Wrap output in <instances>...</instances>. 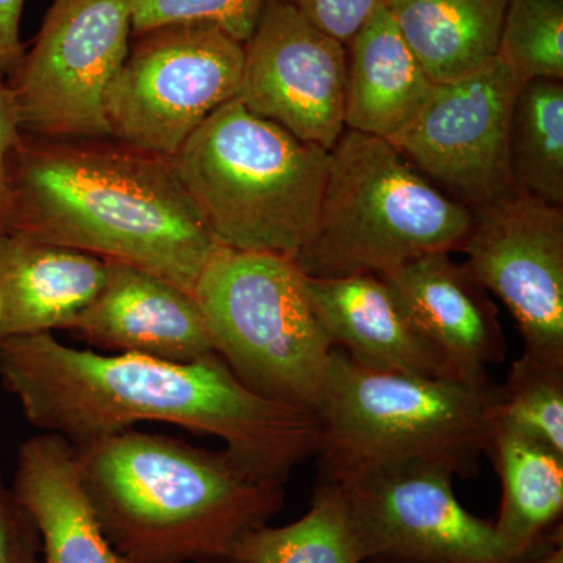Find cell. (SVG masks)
Here are the masks:
<instances>
[{"mask_svg":"<svg viewBox=\"0 0 563 563\" xmlns=\"http://www.w3.org/2000/svg\"><path fill=\"white\" fill-rule=\"evenodd\" d=\"M487 454L501 479L495 529L504 547L523 559L562 529L563 454L493 422Z\"/></svg>","mask_w":563,"mask_h":563,"instance_id":"obj_20","label":"cell"},{"mask_svg":"<svg viewBox=\"0 0 563 563\" xmlns=\"http://www.w3.org/2000/svg\"><path fill=\"white\" fill-rule=\"evenodd\" d=\"M0 312H2V301H0Z\"/></svg>","mask_w":563,"mask_h":563,"instance_id":"obj_32","label":"cell"},{"mask_svg":"<svg viewBox=\"0 0 563 563\" xmlns=\"http://www.w3.org/2000/svg\"><path fill=\"white\" fill-rule=\"evenodd\" d=\"M107 262L22 233L0 235V340L73 328L101 292Z\"/></svg>","mask_w":563,"mask_h":563,"instance_id":"obj_17","label":"cell"},{"mask_svg":"<svg viewBox=\"0 0 563 563\" xmlns=\"http://www.w3.org/2000/svg\"><path fill=\"white\" fill-rule=\"evenodd\" d=\"M221 247L298 257L313 236L329 151L232 99L172 158Z\"/></svg>","mask_w":563,"mask_h":563,"instance_id":"obj_5","label":"cell"},{"mask_svg":"<svg viewBox=\"0 0 563 563\" xmlns=\"http://www.w3.org/2000/svg\"><path fill=\"white\" fill-rule=\"evenodd\" d=\"M307 21L347 46L387 0H288Z\"/></svg>","mask_w":563,"mask_h":563,"instance_id":"obj_28","label":"cell"},{"mask_svg":"<svg viewBox=\"0 0 563 563\" xmlns=\"http://www.w3.org/2000/svg\"><path fill=\"white\" fill-rule=\"evenodd\" d=\"M0 384L31 424L74 446L169 422L218 437L243 470L280 484L320 446L317 413L251 391L218 354L187 363L99 354L33 333L0 340Z\"/></svg>","mask_w":563,"mask_h":563,"instance_id":"obj_1","label":"cell"},{"mask_svg":"<svg viewBox=\"0 0 563 563\" xmlns=\"http://www.w3.org/2000/svg\"><path fill=\"white\" fill-rule=\"evenodd\" d=\"M117 354L187 363L218 354L195 295L150 272L107 262V280L69 329Z\"/></svg>","mask_w":563,"mask_h":563,"instance_id":"obj_14","label":"cell"},{"mask_svg":"<svg viewBox=\"0 0 563 563\" xmlns=\"http://www.w3.org/2000/svg\"><path fill=\"white\" fill-rule=\"evenodd\" d=\"M407 46L433 84L461 79L498 54L507 0H387Z\"/></svg>","mask_w":563,"mask_h":563,"instance_id":"obj_21","label":"cell"},{"mask_svg":"<svg viewBox=\"0 0 563 563\" xmlns=\"http://www.w3.org/2000/svg\"><path fill=\"white\" fill-rule=\"evenodd\" d=\"M0 563H44L35 518L0 473Z\"/></svg>","mask_w":563,"mask_h":563,"instance_id":"obj_27","label":"cell"},{"mask_svg":"<svg viewBox=\"0 0 563 563\" xmlns=\"http://www.w3.org/2000/svg\"><path fill=\"white\" fill-rule=\"evenodd\" d=\"M11 488L35 518L44 563H122L96 521L68 440L51 432L25 440Z\"/></svg>","mask_w":563,"mask_h":563,"instance_id":"obj_18","label":"cell"},{"mask_svg":"<svg viewBox=\"0 0 563 563\" xmlns=\"http://www.w3.org/2000/svg\"><path fill=\"white\" fill-rule=\"evenodd\" d=\"M20 118L7 80L0 77V235L10 232L11 195L9 161L21 136Z\"/></svg>","mask_w":563,"mask_h":563,"instance_id":"obj_29","label":"cell"},{"mask_svg":"<svg viewBox=\"0 0 563 563\" xmlns=\"http://www.w3.org/2000/svg\"><path fill=\"white\" fill-rule=\"evenodd\" d=\"M192 295L214 350L244 387L318 412L333 346L295 258L220 247Z\"/></svg>","mask_w":563,"mask_h":563,"instance_id":"obj_7","label":"cell"},{"mask_svg":"<svg viewBox=\"0 0 563 563\" xmlns=\"http://www.w3.org/2000/svg\"><path fill=\"white\" fill-rule=\"evenodd\" d=\"M509 163L515 190L562 207V80H532L521 85L510 120Z\"/></svg>","mask_w":563,"mask_h":563,"instance_id":"obj_23","label":"cell"},{"mask_svg":"<svg viewBox=\"0 0 563 563\" xmlns=\"http://www.w3.org/2000/svg\"><path fill=\"white\" fill-rule=\"evenodd\" d=\"M344 128L391 141L435 88L393 21L387 3L350 41Z\"/></svg>","mask_w":563,"mask_h":563,"instance_id":"obj_19","label":"cell"},{"mask_svg":"<svg viewBox=\"0 0 563 563\" xmlns=\"http://www.w3.org/2000/svg\"><path fill=\"white\" fill-rule=\"evenodd\" d=\"M25 0H0V77L7 79L25 52L21 18Z\"/></svg>","mask_w":563,"mask_h":563,"instance_id":"obj_30","label":"cell"},{"mask_svg":"<svg viewBox=\"0 0 563 563\" xmlns=\"http://www.w3.org/2000/svg\"><path fill=\"white\" fill-rule=\"evenodd\" d=\"M473 213L426 179L387 140L344 131L329 152L313 236L296 257L313 279L393 272L461 251Z\"/></svg>","mask_w":563,"mask_h":563,"instance_id":"obj_6","label":"cell"},{"mask_svg":"<svg viewBox=\"0 0 563 563\" xmlns=\"http://www.w3.org/2000/svg\"><path fill=\"white\" fill-rule=\"evenodd\" d=\"M9 184L10 232L136 266L191 295L221 247L172 158L113 139L21 133Z\"/></svg>","mask_w":563,"mask_h":563,"instance_id":"obj_2","label":"cell"},{"mask_svg":"<svg viewBox=\"0 0 563 563\" xmlns=\"http://www.w3.org/2000/svg\"><path fill=\"white\" fill-rule=\"evenodd\" d=\"M493 422L563 454V366L523 352L496 387Z\"/></svg>","mask_w":563,"mask_h":563,"instance_id":"obj_24","label":"cell"},{"mask_svg":"<svg viewBox=\"0 0 563 563\" xmlns=\"http://www.w3.org/2000/svg\"><path fill=\"white\" fill-rule=\"evenodd\" d=\"M307 290L332 346L352 362L374 372L455 379L383 276L307 277Z\"/></svg>","mask_w":563,"mask_h":563,"instance_id":"obj_16","label":"cell"},{"mask_svg":"<svg viewBox=\"0 0 563 563\" xmlns=\"http://www.w3.org/2000/svg\"><path fill=\"white\" fill-rule=\"evenodd\" d=\"M366 544L339 484L320 483L306 515L265 525L240 540L225 563H366Z\"/></svg>","mask_w":563,"mask_h":563,"instance_id":"obj_22","label":"cell"},{"mask_svg":"<svg viewBox=\"0 0 563 563\" xmlns=\"http://www.w3.org/2000/svg\"><path fill=\"white\" fill-rule=\"evenodd\" d=\"M465 266L509 309L525 354L563 366V210L517 191L472 210Z\"/></svg>","mask_w":563,"mask_h":563,"instance_id":"obj_12","label":"cell"},{"mask_svg":"<svg viewBox=\"0 0 563 563\" xmlns=\"http://www.w3.org/2000/svg\"><path fill=\"white\" fill-rule=\"evenodd\" d=\"M521 563H563V531L559 529L548 537L536 550L526 555Z\"/></svg>","mask_w":563,"mask_h":563,"instance_id":"obj_31","label":"cell"},{"mask_svg":"<svg viewBox=\"0 0 563 563\" xmlns=\"http://www.w3.org/2000/svg\"><path fill=\"white\" fill-rule=\"evenodd\" d=\"M266 0H131L133 35L173 24H210L246 43Z\"/></svg>","mask_w":563,"mask_h":563,"instance_id":"obj_26","label":"cell"},{"mask_svg":"<svg viewBox=\"0 0 563 563\" xmlns=\"http://www.w3.org/2000/svg\"><path fill=\"white\" fill-rule=\"evenodd\" d=\"M496 385L363 368L333 347L320 420L318 481L431 463L472 477L490 444Z\"/></svg>","mask_w":563,"mask_h":563,"instance_id":"obj_4","label":"cell"},{"mask_svg":"<svg viewBox=\"0 0 563 563\" xmlns=\"http://www.w3.org/2000/svg\"><path fill=\"white\" fill-rule=\"evenodd\" d=\"M496 57L520 84L563 80V0H507Z\"/></svg>","mask_w":563,"mask_h":563,"instance_id":"obj_25","label":"cell"},{"mask_svg":"<svg viewBox=\"0 0 563 563\" xmlns=\"http://www.w3.org/2000/svg\"><path fill=\"white\" fill-rule=\"evenodd\" d=\"M131 0H54L7 77L21 132L111 139L107 98L131 51Z\"/></svg>","mask_w":563,"mask_h":563,"instance_id":"obj_9","label":"cell"},{"mask_svg":"<svg viewBox=\"0 0 563 563\" xmlns=\"http://www.w3.org/2000/svg\"><path fill=\"white\" fill-rule=\"evenodd\" d=\"M135 38L107 98L110 136L173 158L236 98L244 43L210 24L163 25Z\"/></svg>","mask_w":563,"mask_h":563,"instance_id":"obj_8","label":"cell"},{"mask_svg":"<svg viewBox=\"0 0 563 563\" xmlns=\"http://www.w3.org/2000/svg\"><path fill=\"white\" fill-rule=\"evenodd\" d=\"M451 470L396 466L339 484L365 540L366 563H521L495 525L465 509Z\"/></svg>","mask_w":563,"mask_h":563,"instance_id":"obj_11","label":"cell"},{"mask_svg":"<svg viewBox=\"0 0 563 563\" xmlns=\"http://www.w3.org/2000/svg\"><path fill=\"white\" fill-rule=\"evenodd\" d=\"M76 448L85 495L122 563H225L284 509L280 483L231 455L135 429Z\"/></svg>","mask_w":563,"mask_h":563,"instance_id":"obj_3","label":"cell"},{"mask_svg":"<svg viewBox=\"0 0 563 563\" xmlns=\"http://www.w3.org/2000/svg\"><path fill=\"white\" fill-rule=\"evenodd\" d=\"M498 57L461 79L437 84L420 113L388 143L470 210L510 198L509 131L521 88Z\"/></svg>","mask_w":563,"mask_h":563,"instance_id":"obj_10","label":"cell"},{"mask_svg":"<svg viewBox=\"0 0 563 563\" xmlns=\"http://www.w3.org/2000/svg\"><path fill=\"white\" fill-rule=\"evenodd\" d=\"M383 277L455 379L492 384L488 366L504 361L506 342L495 303L465 263H455L451 252H433Z\"/></svg>","mask_w":563,"mask_h":563,"instance_id":"obj_15","label":"cell"},{"mask_svg":"<svg viewBox=\"0 0 563 563\" xmlns=\"http://www.w3.org/2000/svg\"><path fill=\"white\" fill-rule=\"evenodd\" d=\"M346 46L288 0H266L250 40L236 101L303 143L332 151L346 131Z\"/></svg>","mask_w":563,"mask_h":563,"instance_id":"obj_13","label":"cell"}]
</instances>
